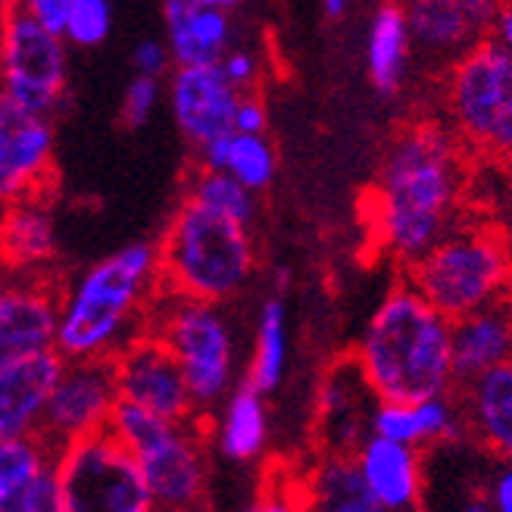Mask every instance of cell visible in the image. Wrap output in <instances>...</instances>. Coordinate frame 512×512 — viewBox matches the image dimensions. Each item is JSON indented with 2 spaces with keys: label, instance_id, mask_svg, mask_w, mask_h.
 Here are the masks:
<instances>
[{
  "label": "cell",
  "instance_id": "cell-1",
  "mask_svg": "<svg viewBox=\"0 0 512 512\" xmlns=\"http://www.w3.org/2000/svg\"><path fill=\"white\" fill-rule=\"evenodd\" d=\"M466 147L444 125H409L381 163L372 228L381 250L409 266L463 219Z\"/></svg>",
  "mask_w": 512,
  "mask_h": 512
},
{
  "label": "cell",
  "instance_id": "cell-2",
  "mask_svg": "<svg viewBox=\"0 0 512 512\" xmlns=\"http://www.w3.org/2000/svg\"><path fill=\"white\" fill-rule=\"evenodd\" d=\"M160 288L157 244L135 241L94 263L72 291L57 300L54 347L63 360L116 356L138 338L147 303Z\"/></svg>",
  "mask_w": 512,
  "mask_h": 512
},
{
  "label": "cell",
  "instance_id": "cell-3",
  "mask_svg": "<svg viewBox=\"0 0 512 512\" xmlns=\"http://www.w3.org/2000/svg\"><path fill=\"white\" fill-rule=\"evenodd\" d=\"M353 360L378 400H419L456 384L450 319L413 285L394 288L378 303Z\"/></svg>",
  "mask_w": 512,
  "mask_h": 512
},
{
  "label": "cell",
  "instance_id": "cell-4",
  "mask_svg": "<svg viewBox=\"0 0 512 512\" xmlns=\"http://www.w3.org/2000/svg\"><path fill=\"white\" fill-rule=\"evenodd\" d=\"M157 250L160 288L210 303L238 297L256 269L247 225L200 207L191 197L175 210Z\"/></svg>",
  "mask_w": 512,
  "mask_h": 512
},
{
  "label": "cell",
  "instance_id": "cell-5",
  "mask_svg": "<svg viewBox=\"0 0 512 512\" xmlns=\"http://www.w3.org/2000/svg\"><path fill=\"white\" fill-rule=\"evenodd\" d=\"M406 269L409 285L447 319L512 297V250L491 225L459 219Z\"/></svg>",
  "mask_w": 512,
  "mask_h": 512
},
{
  "label": "cell",
  "instance_id": "cell-6",
  "mask_svg": "<svg viewBox=\"0 0 512 512\" xmlns=\"http://www.w3.org/2000/svg\"><path fill=\"white\" fill-rule=\"evenodd\" d=\"M144 325L172 353L197 409L219 406L235 388L238 341L232 322L222 313V303L185 297L166 288V297H150Z\"/></svg>",
  "mask_w": 512,
  "mask_h": 512
},
{
  "label": "cell",
  "instance_id": "cell-7",
  "mask_svg": "<svg viewBox=\"0 0 512 512\" xmlns=\"http://www.w3.org/2000/svg\"><path fill=\"white\" fill-rule=\"evenodd\" d=\"M107 428L138 459L153 509H194L203 500L207 456L191 419H160L119 400Z\"/></svg>",
  "mask_w": 512,
  "mask_h": 512
},
{
  "label": "cell",
  "instance_id": "cell-8",
  "mask_svg": "<svg viewBox=\"0 0 512 512\" xmlns=\"http://www.w3.org/2000/svg\"><path fill=\"white\" fill-rule=\"evenodd\" d=\"M447 116L463 147L512 160V54L497 38L459 54L447 82Z\"/></svg>",
  "mask_w": 512,
  "mask_h": 512
},
{
  "label": "cell",
  "instance_id": "cell-9",
  "mask_svg": "<svg viewBox=\"0 0 512 512\" xmlns=\"http://www.w3.org/2000/svg\"><path fill=\"white\" fill-rule=\"evenodd\" d=\"M63 512H150L153 500L132 456L110 428L54 453Z\"/></svg>",
  "mask_w": 512,
  "mask_h": 512
},
{
  "label": "cell",
  "instance_id": "cell-10",
  "mask_svg": "<svg viewBox=\"0 0 512 512\" xmlns=\"http://www.w3.org/2000/svg\"><path fill=\"white\" fill-rule=\"evenodd\" d=\"M66 38L13 7L0 35V94L50 116L66 91Z\"/></svg>",
  "mask_w": 512,
  "mask_h": 512
},
{
  "label": "cell",
  "instance_id": "cell-11",
  "mask_svg": "<svg viewBox=\"0 0 512 512\" xmlns=\"http://www.w3.org/2000/svg\"><path fill=\"white\" fill-rule=\"evenodd\" d=\"M119 403L113 356H85V360H66L60 378L54 381L44 403V416L38 425V438L60 450L94 431H104Z\"/></svg>",
  "mask_w": 512,
  "mask_h": 512
},
{
  "label": "cell",
  "instance_id": "cell-12",
  "mask_svg": "<svg viewBox=\"0 0 512 512\" xmlns=\"http://www.w3.org/2000/svg\"><path fill=\"white\" fill-rule=\"evenodd\" d=\"M119 400L135 403L160 419H191L194 397L172 353L150 331H141L113 356Z\"/></svg>",
  "mask_w": 512,
  "mask_h": 512
},
{
  "label": "cell",
  "instance_id": "cell-13",
  "mask_svg": "<svg viewBox=\"0 0 512 512\" xmlns=\"http://www.w3.org/2000/svg\"><path fill=\"white\" fill-rule=\"evenodd\" d=\"M241 91L225 79L216 63L172 66L169 75V107L178 132L191 147H203L219 135L232 132V113Z\"/></svg>",
  "mask_w": 512,
  "mask_h": 512
},
{
  "label": "cell",
  "instance_id": "cell-14",
  "mask_svg": "<svg viewBox=\"0 0 512 512\" xmlns=\"http://www.w3.org/2000/svg\"><path fill=\"white\" fill-rule=\"evenodd\" d=\"M54 160V125L0 94V200L29 197Z\"/></svg>",
  "mask_w": 512,
  "mask_h": 512
},
{
  "label": "cell",
  "instance_id": "cell-15",
  "mask_svg": "<svg viewBox=\"0 0 512 512\" xmlns=\"http://www.w3.org/2000/svg\"><path fill=\"white\" fill-rule=\"evenodd\" d=\"M375 391L369 388L366 375L356 360H344L322 378L319 388V438L328 453L353 456L372 434V413H375Z\"/></svg>",
  "mask_w": 512,
  "mask_h": 512
},
{
  "label": "cell",
  "instance_id": "cell-16",
  "mask_svg": "<svg viewBox=\"0 0 512 512\" xmlns=\"http://www.w3.org/2000/svg\"><path fill=\"white\" fill-rule=\"evenodd\" d=\"M409 35L428 54L459 57L494 29L500 13L497 0H406Z\"/></svg>",
  "mask_w": 512,
  "mask_h": 512
},
{
  "label": "cell",
  "instance_id": "cell-17",
  "mask_svg": "<svg viewBox=\"0 0 512 512\" xmlns=\"http://www.w3.org/2000/svg\"><path fill=\"white\" fill-rule=\"evenodd\" d=\"M353 463L360 469L378 512H409L422 503L425 472L419 447L381 438V434H369L353 450Z\"/></svg>",
  "mask_w": 512,
  "mask_h": 512
},
{
  "label": "cell",
  "instance_id": "cell-18",
  "mask_svg": "<svg viewBox=\"0 0 512 512\" xmlns=\"http://www.w3.org/2000/svg\"><path fill=\"white\" fill-rule=\"evenodd\" d=\"M57 347L0 366V441L38 434L44 403L63 372Z\"/></svg>",
  "mask_w": 512,
  "mask_h": 512
},
{
  "label": "cell",
  "instance_id": "cell-19",
  "mask_svg": "<svg viewBox=\"0 0 512 512\" xmlns=\"http://www.w3.org/2000/svg\"><path fill=\"white\" fill-rule=\"evenodd\" d=\"M512 360V297L478 306L450 319V363L453 381L466 384Z\"/></svg>",
  "mask_w": 512,
  "mask_h": 512
},
{
  "label": "cell",
  "instance_id": "cell-20",
  "mask_svg": "<svg viewBox=\"0 0 512 512\" xmlns=\"http://www.w3.org/2000/svg\"><path fill=\"white\" fill-rule=\"evenodd\" d=\"M463 431V406L450 400V391L419 400H378L372 413V434L419 450L434 444H450L463 438Z\"/></svg>",
  "mask_w": 512,
  "mask_h": 512
},
{
  "label": "cell",
  "instance_id": "cell-21",
  "mask_svg": "<svg viewBox=\"0 0 512 512\" xmlns=\"http://www.w3.org/2000/svg\"><path fill=\"white\" fill-rule=\"evenodd\" d=\"M57 300L32 285H0V366L54 347Z\"/></svg>",
  "mask_w": 512,
  "mask_h": 512
},
{
  "label": "cell",
  "instance_id": "cell-22",
  "mask_svg": "<svg viewBox=\"0 0 512 512\" xmlns=\"http://www.w3.org/2000/svg\"><path fill=\"white\" fill-rule=\"evenodd\" d=\"M163 22L175 66L216 63L235 38L232 16L200 0H163Z\"/></svg>",
  "mask_w": 512,
  "mask_h": 512
},
{
  "label": "cell",
  "instance_id": "cell-23",
  "mask_svg": "<svg viewBox=\"0 0 512 512\" xmlns=\"http://www.w3.org/2000/svg\"><path fill=\"white\" fill-rule=\"evenodd\" d=\"M466 431L500 463H512V360L466 381Z\"/></svg>",
  "mask_w": 512,
  "mask_h": 512
},
{
  "label": "cell",
  "instance_id": "cell-24",
  "mask_svg": "<svg viewBox=\"0 0 512 512\" xmlns=\"http://www.w3.org/2000/svg\"><path fill=\"white\" fill-rule=\"evenodd\" d=\"M57 256V222L44 203L19 197L0 219V260L10 269H38Z\"/></svg>",
  "mask_w": 512,
  "mask_h": 512
},
{
  "label": "cell",
  "instance_id": "cell-25",
  "mask_svg": "<svg viewBox=\"0 0 512 512\" xmlns=\"http://www.w3.org/2000/svg\"><path fill=\"white\" fill-rule=\"evenodd\" d=\"M269 441V409L266 394L253 384H241L222 397L216 450L232 463H253Z\"/></svg>",
  "mask_w": 512,
  "mask_h": 512
},
{
  "label": "cell",
  "instance_id": "cell-26",
  "mask_svg": "<svg viewBox=\"0 0 512 512\" xmlns=\"http://www.w3.org/2000/svg\"><path fill=\"white\" fill-rule=\"evenodd\" d=\"M409 50H413V35H409L403 7L397 4L378 7L366 35V69L372 85L381 94H394L403 85Z\"/></svg>",
  "mask_w": 512,
  "mask_h": 512
},
{
  "label": "cell",
  "instance_id": "cell-27",
  "mask_svg": "<svg viewBox=\"0 0 512 512\" xmlns=\"http://www.w3.org/2000/svg\"><path fill=\"white\" fill-rule=\"evenodd\" d=\"M200 157L207 169L228 172L238 178L250 191H263L272 185L278 172V153L266 135H247V132H225L216 141L200 147Z\"/></svg>",
  "mask_w": 512,
  "mask_h": 512
},
{
  "label": "cell",
  "instance_id": "cell-28",
  "mask_svg": "<svg viewBox=\"0 0 512 512\" xmlns=\"http://www.w3.org/2000/svg\"><path fill=\"white\" fill-rule=\"evenodd\" d=\"M291 360V331H288V306L281 297H266L256 316L253 360L247 369V384L256 391L272 394L281 388Z\"/></svg>",
  "mask_w": 512,
  "mask_h": 512
},
{
  "label": "cell",
  "instance_id": "cell-29",
  "mask_svg": "<svg viewBox=\"0 0 512 512\" xmlns=\"http://www.w3.org/2000/svg\"><path fill=\"white\" fill-rule=\"evenodd\" d=\"M310 497L313 506L325 512H378L353 456L344 453H328L310 481Z\"/></svg>",
  "mask_w": 512,
  "mask_h": 512
},
{
  "label": "cell",
  "instance_id": "cell-30",
  "mask_svg": "<svg viewBox=\"0 0 512 512\" xmlns=\"http://www.w3.org/2000/svg\"><path fill=\"white\" fill-rule=\"evenodd\" d=\"M50 463H54V450L38 434L0 441V512H13V503L25 491V484Z\"/></svg>",
  "mask_w": 512,
  "mask_h": 512
},
{
  "label": "cell",
  "instance_id": "cell-31",
  "mask_svg": "<svg viewBox=\"0 0 512 512\" xmlns=\"http://www.w3.org/2000/svg\"><path fill=\"white\" fill-rule=\"evenodd\" d=\"M191 200H197L200 207H207L219 216H228L241 225H253L256 219V191L241 185L238 178L219 169H207L191 182Z\"/></svg>",
  "mask_w": 512,
  "mask_h": 512
},
{
  "label": "cell",
  "instance_id": "cell-32",
  "mask_svg": "<svg viewBox=\"0 0 512 512\" xmlns=\"http://www.w3.org/2000/svg\"><path fill=\"white\" fill-rule=\"evenodd\" d=\"M113 32V4L110 0H69L63 19V38L69 47H97Z\"/></svg>",
  "mask_w": 512,
  "mask_h": 512
},
{
  "label": "cell",
  "instance_id": "cell-33",
  "mask_svg": "<svg viewBox=\"0 0 512 512\" xmlns=\"http://www.w3.org/2000/svg\"><path fill=\"white\" fill-rule=\"evenodd\" d=\"M163 79H150V75H138L125 85L122 91V107H119V119L125 128H132V132H138V128H144L153 113H157L160 100H163Z\"/></svg>",
  "mask_w": 512,
  "mask_h": 512
},
{
  "label": "cell",
  "instance_id": "cell-34",
  "mask_svg": "<svg viewBox=\"0 0 512 512\" xmlns=\"http://www.w3.org/2000/svg\"><path fill=\"white\" fill-rule=\"evenodd\" d=\"M13 512H63V500H60V481L54 472V463L44 466L25 491L16 497Z\"/></svg>",
  "mask_w": 512,
  "mask_h": 512
},
{
  "label": "cell",
  "instance_id": "cell-35",
  "mask_svg": "<svg viewBox=\"0 0 512 512\" xmlns=\"http://www.w3.org/2000/svg\"><path fill=\"white\" fill-rule=\"evenodd\" d=\"M132 63H135V72L138 75H150V79H166L172 72V54L166 41H157V38H147L135 47L132 54Z\"/></svg>",
  "mask_w": 512,
  "mask_h": 512
},
{
  "label": "cell",
  "instance_id": "cell-36",
  "mask_svg": "<svg viewBox=\"0 0 512 512\" xmlns=\"http://www.w3.org/2000/svg\"><path fill=\"white\" fill-rule=\"evenodd\" d=\"M219 66L225 72V79L232 82L238 91H247L256 82V72H260V66H256V57L250 54V50H244V47H228L225 54L219 57Z\"/></svg>",
  "mask_w": 512,
  "mask_h": 512
},
{
  "label": "cell",
  "instance_id": "cell-37",
  "mask_svg": "<svg viewBox=\"0 0 512 512\" xmlns=\"http://www.w3.org/2000/svg\"><path fill=\"white\" fill-rule=\"evenodd\" d=\"M269 128V113L263 107L260 97H253L247 91H241L235 113H232V132H247V135H266Z\"/></svg>",
  "mask_w": 512,
  "mask_h": 512
},
{
  "label": "cell",
  "instance_id": "cell-38",
  "mask_svg": "<svg viewBox=\"0 0 512 512\" xmlns=\"http://www.w3.org/2000/svg\"><path fill=\"white\" fill-rule=\"evenodd\" d=\"M19 10H25L29 16H35L41 25H47L50 32L63 35V19L69 10V0H19Z\"/></svg>",
  "mask_w": 512,
  "mask_h": 512
},
{
  "label": "cell",
  "instance_id": "cell-39",
  "mask_svg": "<svg viewBox=\"0 0 512 512\" xmlns=\"http://www.w3.org/2000/svg\"><path fill=\"white\" fill-rule=\"evenodd\" d=\"M488 506L497 512H512V463H503L488 484Z\"/></svg>",
  "mask_w": 512,
  "mask_h": 512
},
{
  "label": "cell",
  "instance_id": "cell-40",
  "mask_svg": "<svg viewBox=\"0 0 512 512\" xmlns=\"http://www.w3.org/2000/svg\"><path fill=\"white\" fill-rule=\"evenodd\" d=\"M494 38L512 54V7L497 13V19H494Z\"/></svg>",
  "mask_w": 512,
  "mask_h": 512
},
{
  "label": "cell",
  "instance_id": "cell-41",
  "mask_svg": "<svg viewBox=\"0 0 512 512\" xmlns=\"http://www.w3.org/2000/svg\"><path fill=\"white\" fill-rule=\"evenodd\" d=\"M350 10V0H322V13L328 19H341Z\"/></svg>",
  "mask_w": 512,
  "mask_h": 512
},
{
  "label": "cell",
  "instance_id": "cell-42",
  "mask_svg": "<svg viewBox=\"0 0 512 512\" xmlns=\"http://www.w3.org/2000/svg\"><path fill=\"white\" fill-rule=\"evenodd\" d=\"M200 4H207V7H216V10H225V13H232L241 0H200Z\"/></svg>",
  "mask_w": 512,
  "mask_h": 512
}]
</instances>
